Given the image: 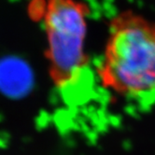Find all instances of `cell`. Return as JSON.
<instances>
[{"instance_id": "obj_1", "label": "cell", "mask_w": 155, "mask_h": 155, "mask_svg": "<svg viewBox=\"0 0 155 155\" xmlns=\"http://www.w3.org/2000/svg\"><path fill=\"white\" fill-rule=\"evenodd\" d=\"M104 90L137 98L155 91V21L132 8L110 18L95 68Z\"/></svg>"}, {"instance_id": "obj_2", "label": "cell", "mask_w": 155, "mask_h": 155, "mask_svg": "<svg viewBox=\"0 0 155 155\" xmlns=\"http://www.w3.org/2000/svg\"><path fill=\"white\" fill-rule=\"evenodd\" d=\"M31 8L43 29L49 79L55 89L69 92L89 68L90 7L84 0H33Z\"/></svg>"}]
</instances>
